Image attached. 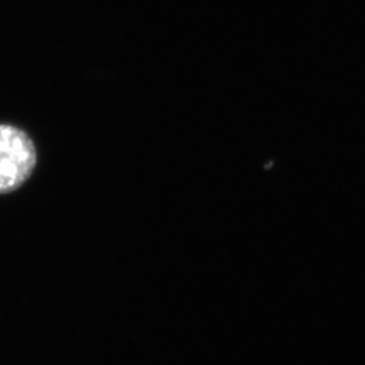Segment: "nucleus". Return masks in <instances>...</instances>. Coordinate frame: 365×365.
Instances as JSON below:
<instances>
[{
  "mask_svg": "<svg viewBox=\"0 0 365 365\" xmlns=\"http://www.w3.org/2000/svg\"><path fill=\"white\" fill-rule=\"evenodd\" d=\"M36 161V148L26 133L0 125V194L13 192L26 182Z\"/></svg>",
  "mask_w": 365,
  "mask_h": 365,
  "instance_id": "nucleus-1",
  "label": "nucleus"
}]
</instances>
